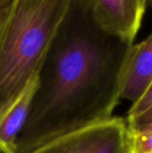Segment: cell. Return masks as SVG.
Instances as JSON below:
<instances>
[{
    "instance_id": "obj_6",
    "label": "cell",
    "mask_w": 152,
    "mask_h": 153,
    "mask_svg": "<svg viewBox=\"0 0 152 153\" xmlns=\"http://www.w3.org/2000/svg\"><path fill=\"white\" fill-rule=\"evenodd\" d=\"M39 85V77L33 80L0 115V146L15 152L16 143L30 114Z\"/></svg>"
},
{
    "instance_id": "obj_10",
    "label": "cell",
    "mask_w": 152,
    "mask_h": 153,
    "mask_svg": "<svg viewBox=\"0 0 152 153\" xmlns=\"http://www.w3.org/2000/svg\"><path fill=\"white\" fill-rule=\"evenodd\" d=\"M16 0H0V36Z\"/></svg>"
},
{
    "instance_id": "obj_3",
    "label": "cell",
    "mask_w": 152,
    "mask_h": 153,
    "mask_svg": "<svg viewBox=\"0 0 152 153\" xmlns=\"http://www.w3.org/2000/svg\"><path fill=\"white\" fill-rule=\"evenodd\" d=\"M28 153H128L126 120L113 117L57 137Z\"/></svg>"
},
{
    "instance_id": "obj_8",
    "label": "cell",
    "mask_w": 152,
    "mask_h": 153,
    "mask_svg": "<svg viewBox=\"0 0 152 153\" xmlns=\"http://www.w3.org/2000/svg\"><path fill=\"white\" fill-rule=\"evenodd\" d=\"M151 107H152V82L148 87V89L145 91L144 94L142 95V97L136 102L131 104V106L129 107V109L127 111L126 121L134 119V118L143 115L148 109H150Z\"/></svg>"
},
{
    "instance_id": "obj_11",
    "label": "cell",
    "mask_w": 152,
    "mask_h": 153,
    "mask_svg": "<svg viewBox=\"0 0 152 153\" xmlns=\"http://www.w3.org/2000/svg\"><path fill=\"white\" fill-rule=\"evenodd\" d=\"M147 2H148V5L152 8V0H147Z\"/></svg>"
},
{
    "instance_id": "obj_4",
    "label": "cell",
    "mask_w": 152,
    "mask_h": 153,
    "mask_svg": "<svg viewBox=\"0 0 152 153\" xmlns=\"http://www.w3.org/2000/svg\"><path fill=\"white\" fill-rule=\"evenodd\" d=\"M103 30L127 44L136 41L146 14L147 0H87Z\"/></svg>"
},
{
    "instance_id": "obj_1",
    "label": "cell",
    "mask_w": 152,
    "mask_h": 153,
    "mask_svg": "<svg viewBox=\"0 0 152 153\" xmlns=\"http://www.w3.org/2000/svg\"><path fill=\"white\" fill-rule=\"evenodd\" d=\"M130 45L97 24L87 0H72L43 62L15 153L114 117Z\"/></svg>"
},
{
    "instance_id": "obj_2",
    "label": "cell",
    "mask_w": 152,
    "mask_h": 153,
    "mask_svg": "<svg viewBox=\"0 0 152 153\" xmlns=\"http://www.w3.org/2000/svg\"><path fill=\"white\" fill-rule=\"evenodd\" d=\"M72 0H16L0 36V115L39 77Z\"/></svg>"
},
{
    "instance_id": "obj_12",
    "label": "cell",
    "mask_w": 152,
    "mask_h": 153,
    "mask_svg": "<svg viewBox=\"0 0 152 153\" xmlns=\"http://www.w3.org/2000/svg\"><path fill=\"white\" fill-rule=\"evenodd\" d=\"M0 147H1V146H0Z\"/></svg>"
},
{
    "instance_id": "obj_5",
    "label": "cell",
    "mask_w": 152,
    "mask_h": 153,
    "mask_svg": "<svg viewBox=\"0 0 152 153\" xmlns=\"http://www.w3.org/2000/svg\"><path fill=\"white\" fill-rule=\"evenodd\" d=\"M152 82V32L132 43L126 55L121 80L120 99L133 104Z\"/></svg>"
},
{
    "instance_id": "obj_9",
    "label": "cell",
    "mask_w": 152,
    "mask_h": 153,
    "mask_svg": "<svg viewBox=\"0 0 152 153\" xmlns=\"http://www.w3.org/2000/svg\"><path fill=\"white\" fill-rule=\"evenodd\" d=\"M127 126L129 129H141L144 128L146 126H150L152 125V107L150 109L144 113L143 115L139 116V117L134 118V119L128 120L126 121Z\"/></svg>"
},
{
    "instance_id": "obj_7",
    "label": "cell",
    "mask_w": 152,
    "mask_h": 153,
    "mask_svg": "<svg viewBox=\"0 0 152 153\" xmlns=\"http://www.w3.org/2000/svg\"><path fill=\"white\" fill-rule=\"evenodd\" d=\"M128 153H152V125L133 130L128 128Z\"/></svg>"
}]
</instances>
